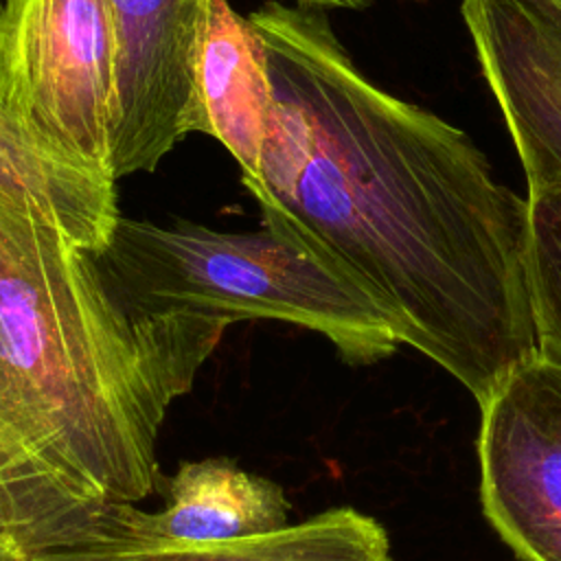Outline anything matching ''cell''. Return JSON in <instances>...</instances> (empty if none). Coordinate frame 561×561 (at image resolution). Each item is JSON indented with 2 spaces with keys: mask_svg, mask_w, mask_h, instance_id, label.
Instances as JSON below:
<instances>
[{
  "mask_svg": "<svg viewBox=\"0 0 561 561\" xmlns=\"http://www.w3.org/2000/svg\"><path fill=\"white\" fill-rule=\"evenodd\" d=\"M248 20L274 94L241 178L261 224L362 287L482 405L539 355L528 199L465 131L377 88L320 11L272 0Z\"/></svg>",
  "mask_w": 561,
  "mask_h": 561,
  "instance_id": "6da1fadb",
  "label": "cell"
},
{
  "mask_svg": "<svg viewBox=\"0 0 561 561\" xmlns=\"http://www.w3.org/2000/svg\"><path fill=\"white\" fill-rule=\"evenodd\" d=\"M232 322L151 311L96 252L0 199V491L33 504H136L158 434Z\"/></svg>",
  "mask_w": 561,
  "mask_h": 561,
  "instance_id": "7a4b0ae2",
  "label": "cell"
},
{
  "mask_svg": "<svg viewBox=\"0 0 561 561\" xmlns=\"http://www.w3.org/2000/svg\"><path fill=\"white\" fill-rule=\"evenodd\" d=\"M99 259L125 296L151 311L298 324L348 364H375L399 346L362 287L265 226L224 232L121 217Z\"/></svg>",
  "mask_w": 561,
  "mask_h": 561,
  "instance_id": "3957f363",
  "label": "cell"
},
{
  "mask_svg": "<svg viewBox=\"0 0 561 561\" xmlns=\"http://www.w3.org/2000/svg\"><path fill=\"white\" fill-rule=\"evenodd\" d=\"M112 92L105 0H2L0 105L44 145L107 182Z\"/></svg>",
  "mask_w": 561,
  "mask_h": 561,
  "instance_id": "277c9868",
  "label": "cell"
},
{
  "mask_svg": "<svg viewBox=\"0 0 561 561\" xmlns=\"http://www.w3.org/2000/svg\"><path fill=\"white\" fill-rule=\"evenodd\" d=\"M480 500L524 561H561V364L513 370L480 405Z\"/></svg>",
  "mask_w": 561,
  "mask_h": 561,
  "instance_id": "5b68a950",
  "label": "cell"
},
{
  "mask_svg": "<svg viewBox=\"0 0 561 561\" xmlns=\"http://www.w3.org/2000/svg\"><path fill=\"white\" fill-rule=\"evenodd\" d=\"M114 37L112 180L151 173L188 136L210 0H105Z\"/></svg>",
  "mask_w": 561,
  "mask_h": 561,
  "instance_id": "8992f818",
  "label": "cell"
},
{
  "mask_svg": "<svg viewBox=\"0 0 561 561\" xmlns=\"http://www.w3.org/2000/svg\"><path fill=\"white\" fill-rule=\"evenodd\" d=\"M528 191L561 184V0H462Z\"/></svg>",
  "mask_w": 561,
  "mask_h": 561,
  "instance_id": "52a82bcc",
  "label": "cell"
},
{
  "mask_svg": "<svg viewBox=\"0 0 561 561\" xmlns=\"http://www.w3.org/2000/svg\"><path fill=\"white\" fill-rule=\"evenodd\" d=\"M167 491L169 504L158 513L127 502H94L64 546L77 541L208 546L289 526L285 491L226 458L182 462L167 482Z\"/></svg>",
  "mask_w": 561,
  "mask_h": 561,
  "instance_id": "ba28073f",
  "label": "cell"
},
{
  "mask_svg": "<svg viewBox=\"0 0 561 561\" xmlns=\"http://www.w3.org/2000/svg\"><path fill=\"white\" fill-rule=\"evenodd\" d=\"M272 103V79L259 31L228 0H210L195 64L188 134L213 136L237 160L241 178H254Z\"/></svg>",
  "mask_w": 561,
  "mask_h": 561,
  "instance_id": "9c48e42d",
  "label": "cell"
},
{
  "mask_svg": "<svg viewBox=\"0 0 561 561\" xmlns=\"http://www.w3.org/2000/svg\"><path fill=\"white\" fill-rule=\"evenodd\" d=\"M26 561H394L388 533L355 508H331L276 533L208 546L77 541Z\"/></svg>",
  "mask_w": 561,
  "mask_h": 561,
  "instance_id": "30bf717a",
  "label": "cell"
},
{
  "mask_svg": "<svg viewBox=\"0 0 561 561\" xmlns=\"http://www.w3.org/2000/svg\"><path fill=\"white\" fill-rule=\"evenodd\" d=\"M0 199L101 254L121 219L116 184L35 138L0 105Z\"/></svg>",
  "mask_w": 561,
  "mask_h": 561,
  "instance_id": "8fae6325",
  "label": "cell"
},
{
  "mask_svg": "<svg viewBox=\"0 0 561 561\" xmlns=\"http://www.w3.org/2000/svg\"><path fill=\"white\" fill-rule=\"evenodd\" d=\"M528 272L539 355L561 364V184L528 191Z\"/></svg>",
  "mask_w": 561,
  "mask_h": 561,
  "instance_id": "7c38bea8",
  "label": "cell"
},
{
  "mask_svg": "<svg viewBox=\"0 0 561 561\" xmlns=\"http://www.w3.org/2000/svg\"><path fill=\"white\" fill-rule=\"evenodd\" d=\"M305 9H364L373 0H296Z\"/></svg>",
  "mask_w": 561,
  "mask_h": 561,
  "instance_id": "4fadbf2b",
  "label": "cell"
},
{
  "mask_svg": "<svg viewBox=\"0 0 561 561\" xmlns=\"http://www.w3.org/2000/svg\"><path fill=\"white\" fill-rule=\"evenodd\" d=\"M0 546H13V548H15V543L4 535V530H2V528H0Z\"/></svg>",
  "mask_w": 561,
  "mask_h": 561,
  "instance_id": "5bb4252c",
  "label": "cell"
}]
</instances>
